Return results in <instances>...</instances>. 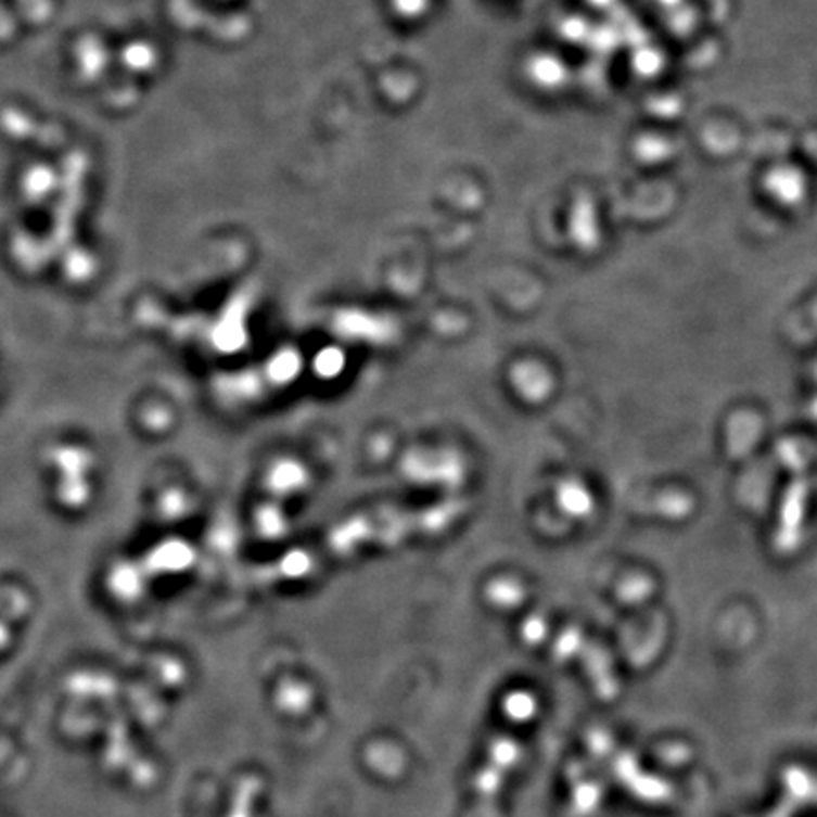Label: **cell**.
<instances>
[{
    "label": "cell",
    "mask_w": 817,
    "mask_h": 817,
    "mask_svg": "<svg viewBox=\"0 0 817 817\" xmlns=\"http://www.w3.org/2000/svg\"><path fill=\"white\" fill-rule=\"evenodd\" d=\"M521 758V744L513 737H498L488 748L486 763L475 780V806L472 817H498L500 799L509 773Z\"/></svg>",
    "instance_id": "cell-1"
},
{
    "label": "cell",
    "mask_w": 817,
    "mask_h": 817,
    "mask_svg": "<svg viewBox=\"0 0 817 817\" xmlns=\"http://www.w3.org/2000/svg\"><path fill=\"white\" fill-rule=\"evenodd\" d=\"M806 503H808V483L806 481L791 483L783 498L780 524H778V544L783 549H793L799 541L804 526Z\"/></svg>",
    "instance_id": "cell-2"
}]
</instances>
